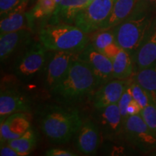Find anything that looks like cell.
I'll use <instances>...</instances> for the list:
<instances>
[{"label":"cell","mask_w":156,"mask_h":156,"mask_svg":"<svg viewBox=\"0 0 156 156\" xmlns=\"http://www.w3.org/2000/svg\"><path fill=\"white\" fill-rule=\"evenodd\" d=\"M6 143L14 148L19 153L20 156L28 155L36 146V133L32 128H30L21 136L9 140Z\"/></svg>","instance_id":"obj_21"},{"label":"cell","mask_w":156,"mask_h":156,"mask_svg":"<svg viewBox=\"0 0 156 156\" xmlns=\"http://www.w3.org/2000/svg\"><path fill=\"white\" fill-rule=\"evenodd\" d=\"M129 87L133 99L139 103L142 109L147 106L148 104L153 102L151 93L142 87L133 79H132V80L130 81Z\"/></svg>","instance_id":"obj_25"},{"label":"cell","mask_w":156,"mask_h":156,"mask_svg":"<svg viewBox=\"0 0 156 156\" xmlns=\"http://www.w3.org/2000/svg\"><path fill=\"white\" fill-rule=\"evenodd\" d=\"M153 18L151 12L134 9L127 18L113 28L115 42L134 57L145 38Z\"/></svg>","instance_id":"obj_4"},{"label":"cell","mask_w":156,"mask_h":156,"mask_svg":"<svg viewBox=\"0 0 156 156\" xmlns=\"http://www.w3.org/2000/svg\"><path fill=\"white\" fill-rule=\"evenodd\" d=\"M101 132L96 123L92 121L83 122L75 134V146L85 155L96 153L101 142Z\"/></svg>","instance_id":"obj_13"},{"label":"cell","mask_w":156,"mask_h":156,"mask_svg":"<svg viewBox=\"0 0 156 156\" xmlns=\"http://www.w3.org/2000/svg\"><path fill=\"white\" fill-rule=\"evenodd\" d=\"M132 79L149 92H156V62L135 72Z\"/></svg>","instance_id":"obj_22"},{"label":"cell","mask_w":156,"mask_h":156,"mask_svg":"<svg viewBox=\"0 0 156 156\" xmlns=\"http://www.w3.org/2000/svg\"><path fill=\"white\" fill-rule=\"evenodd\" d=\"M39 40L46 50L79 54L90 43V36L75 25H45L39 31Z\"/></svg>","instance_id":"obj_3"},{"label":"cell","mask_w":156,"mask_h":156,"mask_svg":"<svg viewBox=\"0 0 156 156\" xmlns=\"http://www.w3.org/2000/svg\"><path fill=\"white\" fill-rule=\"evenodd\" d=\"M80 114L76 109L53 106L42 113L40 126L47 140L55 145H62L75 136L83 124Z\"/></svg>","instance_id":"obj_2"},{"label":"cell","mask_w":156,"mask_h":156,"mask_svg":"<svg viewBox=\"0 0 156 156\" xmlns=\"http://www.w3.org/2000/svg\"><path fill=\"white\" fill-rule=\"evenodd\" d=\"M113 64V79L126 80L135 73L133 57L129 52L122 49L112 60Z\"/></svg>","instance_id":"obj_18"},{"label":"cell","mask_w":156,"mask_h":156,"mask_svg":"<svg viewBox=\"0 0 156 156\" xmlns=\"http://www.w3.org/2000/svg\"><path fill=\"white\" fill-rule=\"evenodd\" d=\"M140 114L147 126L156 132V107L154 102L142 108Z\"/></svg>","instance_id":"obj_27"},{"label":"cell","mask_w":156,"mask_h":156,"mask_svg":"<svg viewBox=\"0 0 156 156\" xmlns=\"http://www.w3.org/2000/svg\"><path fill=\"white\" fill-rule=\"evenodd\" d=\"M30 101L26 95L14 88L2 89L0 94V122L17 112H28Z\"/></svg>","instance_id":"obj_12"},{"label":"cell","mask_w":156,"mask_h":156,"mask_svg":"<svg viewBox=\"0 0 156 156\" xmlns=\"http://www.w3.org/2000/svg\"><path fill=\"white\" fill-rule=\"evenodd\" d=\"M46 50L41 42L33 44L17 59L14 66L15 73L23 80L34 77L44 67Z\"/></svg>","instance_id":"obj_7"},{"label":"cell","mask_w":156,"mask_h":156,"mask_svg":"<svg viewBox=\"0 0 156 156\" xmlns=\"http://www.w3.org/2000/svg\"><path fill=\"white\" fill-rule=\"evenodd\" d=\"M77 55L79 59L87 63L93 70L98 82L99 87L113 79L112 60L95 49L90 43Z\"/></svg>","instance_id":"obj_9"},{"label":"cell","mask_w":156,"mask_h":156,"mask_svg":"<svg viewBox=\"0 0 156 156\" xmlns=\"http://www.w3.org/2000/svg\"><path fill=\"white\" fill-rule=\"evenodd\" d=\"M133 59L135 72L147 67L156 62V17L152 20L145 38Z\"/></svg>","instance_id":"obj_15"},{"label":"cell","mask_w":156,"mask_h":156,"mask_svg":"<svg viewBox=\"0 0 156 156\" xmlns=\"http://www.w3.org/2000/svg\"><path fill=\"white\" fill-rule=\"evenodd\" d=\"M132 100H133V97H132L129 85L127 89L124 91V93H123L122 97H121L120 100L119 101L118 103H117L119 108L121 115H122V119L124 121V124L125 120L129 116L127 114V108L130 102H131Z\"/></svg>","instance_id":"obj_28"},{"label":"cell","mask_w":156,"mask_h":156,"mask_svg":"<svg viewBox=\"0 0 156 156\" xmlns=\"http://www.w3.org/2000/svg\"><path fill=\"white\" fill-rule=\"evenodd\" d=\"M77 54L62 51H54L46 66V84L49 90L64 79L74 61L77 58Z\"/></svg>","instance_id":"obj_10"},{"label":"cell","mask_w":156,"mask_h":156,"mask_svg":"<svg viewBox=\"0 0 156 156\" xmlns=\"http://www.w3.org/2000/svg\"><path fill=\"white\" fill-rule=\"evenodd\" d=\"M98 87V82L91 68L77 58L64 79L51 91L62 102L73 103L91 94Z\"/></svg>","instance_id":"obj_1"},{"label":"cell","mask_w":156,"mask_h":156,"mask_svg":"<svg viewBox=\"0 0 156 156\" xmlns=\"http://www.w3.org/2000/svg\"><path fill=\"white\" fill-rule=\"evenodd\" d=\"M61 1H62V0H54V2H55L56 5H57V6L58 5V4L60 3V2H61Z\"/></svg>","instance_id":"obj_35"},{"label":"cell","mask_w":156,"mask_h":156,"mask_svg":"<svg viewBox=\"0 0 156 156\" xmlns=\"http://www.w3.org/2000/svg\"><path fill=\"white\" fill-rule=\"evenodd\" d=\"M45 155L47 156H77L76 154L73 152L68 151V150L60 149V148H51L48 150L45 153Z\"/></svg>","instance_id":"obj_31"},{"label":"cell","mask_w":156,"mask_h":156,"mask_svg":"<svg viewBox=\"0 0 156 156\" xmlns=\"http://www.w3.org/2000/svg\"><path fill=\"white\" fill-rule=\"evenodd\" d=\"M95 110L96 124L103 138L115 141L124 136V121L117 103Z\"/></svg>","instance_id":"obj_8"},{"label":"cell","mask_w":156,"mask_h":156,"mask_svg":"<svg viewBox=\"0 0 156 156\" xmlns=\"http://www.w3.org/2000/svg\"><path fill=\"white\" fill-rule=\"evenodd\" d=\"M92 36L90 38V43L98 51L103 50L109 44L115 42V36L113 28L98 30L92 33Z\"/></svg>","instance_id":"obj_24"},{"label":"cell","mask_w":156,"mask_h":156,"mask_svg":"<svg viewBox=\"0 0 156 156\" xmlns=\"http://www.w3.org/2000/svg\"><path fill=\"white\" fill-rule=\"evenodd\" d=\"M150 93H151V92H150ZM151 95H152V97H153V102H154V103H155V106L156 107V92L151 93Z\"/></svg>","instance_id":"obj_34"},{"label":"cell","mask_w":156,"mask_h":156,"mask_svg":"<svg viewBox=\"0 0 156 156\" xmlns=\"http://www.w3.org/2000/svg\"><path fill=\"white\" fill-rule=\"evenodd\" d=\"M88 4L87 0H62L50 17L49 23L74 25L78 14Z\"/></svg>","instance_id":"obj_17"},{"label":"cell","mask_w":156,"mask_h":156,"mask_svg":"<svg viewBox=\"0 0 156 156\" xmlns=\"http://www.w3.org/2000/svg\"><path fill=\"white\" fill-rule=\"evenodd\" d=\"M30 0H0L1 17L16 12L25 11Z\"/></svg>","instance_id":"obj_26"},{"label":"cell","mask_w":156,"mask_h":156,"mask_svg":"<svg viewBox=\"0 0 156 156\" xmlns=\"http://www.w3.org/2000/svg\"><path fill=\"white\" fill-rule=\"evenodd\" d=\"M115 0H93L78 14L74 25L89 34L102 29L112 13Z\"/></svg>","instance_id":"obj_6"},{"label":"cell","mask_w":156,"mask_h":156,"mask_svg":"<svg viewBox=\"0 0 156 156\" xmlns=\"http://www.w3.org/2000/svg\"><path fill=\"white\" fill-rule=\"evenodd\" d=\"M32 30L24 28L0 35V59L4 62L23 45L31 42Z\"/></svg>","instance_id":"obj_16"},{"label":"cell","mask_w":156,"mask_h":156,"mask_svg":"<svg viewBox=\"0 0 156 156\" xmlns=\"http://www.w3.org/2000/svg\"><path fill=\"white\" fill-rule=\"evenodd\" d=\"M93 1V0H87V2H88V3H90V2H92Z\"/></svg>","instance_id":"obj_36"},{"label":"cell","mask_w":156,"mask_h":156,"mask_svg":"<svg viewBox=\"0 0 156 156\" xmlns=\"http://www.w3.org/2000/svg\"><path fill=\"white\" fill-rule=\"evenodd\" d=\"M0 155L1 156H20L19 153L14 148L7 145V143L1 145L0 148Z\"/></svg>","instance_id":"obj_32"},{"label":"cell","mask_w":156,"mask_h":156,"mask_svg":"<svg viewBox=\"0 0 156 156\" xmlns=\"http://www.w3.org/2000/svg\"><path fill=\"white\" fill-rule=\"evenodd\" d=\"M57 7L54 0H37L32 9L28 12L29 17L34 25V22L37 20L49 18Z\"/></svg>","instance_id":"obj_23"},{"label":"cell","mask_w":156,"mask_h":156,"mask_svg":"<svg viewBox=\"0 0 156 156\" xmlns=\"http://www.w3.org/2000/svg\"><path fill=\"white\" fill-rule=\"evenodd\" d=\"M33 25L28 12L25 11L16 12L1 17L0 32L1 34L17 31L21 29L29 28L32 30Z\"/></svg>","instance_id":"obj_19"},{"label":"cell","mask_w":156,"mask_h":156,"mask_svg":"<svg viewBox=\"0 0 156 156\" xmlns=\"http://www.w3.org/2000/svg\"><path fill=\"white\" fill-rule=\"evenodd\" d=\"M124 136L142 153L156 151V132L147 126L140 114L127 117L124 124Z\"/></svg>","instance_id":"obj_5"},{"label":"cell","mask_w":156,"mask_h":156,"mask_svg":"<svg viewBox=\"0 0 156 156\" xmlns=\"http://www.w3.org/2000/svg\"><path fill=\"white\" fill-rule=\"evenodd\" d=\"M156 7V0H136L134 9L152 12Z\"/></svg>","instance_id":"obj_29"},{"label":"cell","mask_w":156,"mask_h":156,"mask_svg":"<svg viewBox=\"0 0 156 156\" xmlns=\"http://www.w3.org/2000/svg\"><path fill=\"white\" fill-rule=\"evenodd\" d=\"M136 2V0H115L112 13L101 30L114 28L127 18L133 12Z\"/></svg>","instance_id":"obj_20"},{"label":"cell","mask_w":156,"mask_h":156,"mask_svg":"<svg viewBox=\"0 0 156 156\" xmlns=\"http://www.w3.org/2000/svg\"><path fill=\"white\" fill-rule=\"evenodd\" d=\"M122 50V48L116 44V42L112 43L107 46L101 53H103L104 55H106L107 57H108L111 60H112L117 54L119 53L120 51Z\"/></svg>","instance_id":"obj_30"},{"label":"cell","mask_w":156,"mask_h":156,"mask_svg":"<svg viewBox=\"0 0 156 156\" xmlns=\"http://www.w3.org/2000/svg\"><path fill=\"white\" fill-rule=\"evenodd\" d=\"M142 108L140 106V104L136 101L132 100L129 104L127 108V114L128 116H133V115L140 114L141 112Z\"/></svg>","instance_id":"obj_33"},{"label":"cell","mask_w":156,"mask_h":156,"mask_svg":"<svg viewBox=\"0 0 156 156\" xmlns=\"http://www.w3.org/2000/svg\"><path fill=\"white\" fill-rule=\"evenodd\" d=\"M130 81L128 79H114L101 85L93 95L94 108L101 109L118 103L123 93L129 85Z\"/></svg>","instance_id":"obj_11"},{"label":"cell","mask_w":156,"mask_h":156,"mask_svg":"<svg viewBox=\"0 0 156 156\" xmlns=\"http://www.w3.org/2000/svg\"><path fill=\"white\" fill-rule=\"evenodd\" d=\"M30 128V116L28 112H17L9 115L1 122V145L20 137Z\"/></svg>","instance_id":"obj_14"}]
</instances>
